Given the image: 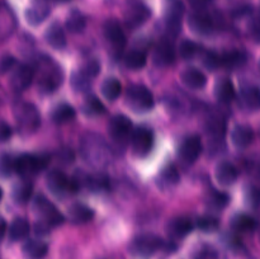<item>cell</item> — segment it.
<instances>
[{
    "instance_id": "ab89813d",
    "label": "cell",
    "mask_w": 260,
    "mask_h": 259,
    "mask_svg": "<svg viewBox=\"0 0 260 259\" xmlns=\"http://www.w3.org/2000/svg\"><path fill=\"white\" fill-rule=\"evenodd\" d=\"M160 178L164 183H167L168 185H174L179 183L180 174L178 172L177 167L173 164H168L167 167L162 168L161 174H160Z\"/></svg>"
},
{
    "instance_id": "836d02e7",
    "label": "cell",
    "mask_w": 260,
    "mask_h": 259,
    "mask_svg": "<svg viewBox=\"0 0 260 259\" xmlns=\"http://www.w3.org/2000/svg\"><path fill=\"white\" fill-rule=\"evenodd\" d=\"M147 62V57L145 52L140 50H132L124 56V65L131 70H141Z\"/></svg>"
},
{
    "instance_id": "681fc988",
    "label": "cell",
    "mask_w": 260,
    "mask_h": 259,
    "mask_svg": "<svg viewBox=\"0 0 260 259\" xmlns=\"http://www.w3.org/2000/svg\"><path fill=\"white\" fill-rule=\"evenodd\" d=\"M50 229H51V226L48 225V223H46L45 221L40 220L36 222L35 233L37 234V235H46V234L50 233Z\"/></svg>"
},
{
    "instance_id": "44dd1931",
    "label": "cell",
    "mask_w": 260,
    "mask_h": 259,
    "mask_svg": "<svg viewBox=\"0 0 260 259\" xmlns=\"http://www.w3.org/2000/svg\"><path fill=\"white\" fill-rule=\"evenodd\" d=\"M175 50L169 41H162L154 51V61L156 65L167 66L174 62Z\"/></svg>"
},
{
    "instance_id": "74e56055",
    "label": "cell",
    "mask_w": 260,
    "mask_h": 259,
    "mask_svg": "<svg viewBox=\"0 0 260 259\" xmlns=\"http://www.w3.org/2000/svg\"><path fill=\"white\" fill-rule=\"evenodd\" d=\"M15 172V157L10 154H0V178H9Z\"/></svg>"
},
{
    "instance_id": "e575fe53",
    "label": "cell",
    "mask_w": 260,
    "mask_h": 259,
    "mask_svg": "<svg viewBox=\"0 0 260 259\" xmlns=\"http://www.w3.org/2000/svg\"><path fill=\"white\" fill-rule=\"evenodd\" d=\"M259 103L260 94L258 86H251V88L243 90V93H241V104H243L245 108L255 111V109L259 108Z\"/></svg>"
},
{
    "instance_id": "816d5d0a",
    "label": "cell",
    "mask_w": 260,
    "mask_h": 259,
    "mask_svg": "<svg viewBox=\"0 0 260 259\" xmlns=\"http://www.w3.org/2000/svg\"><path fill=\"white\" fill-rule=\"evenodd\" d=\"M5 234H7V222L3 217H0V241L4 239Z\"/></svg>"
},
{
    "instance_id": "f907efd6",
    "label": "cell",
    "mask_w": 260,
    "mask_h": 259,
    "mask_svg": "<svg viewBox=\"0 0 260 259\" xmlns=\"http://www.w3.org/2000/svg\"><path fill=\"white\" fill-rule=\"evenodd\" d=\"M210 2L211 0H188V3H189L190 7L194 8L196 10L205 9L206 5H207Z\"/></svg>"
},
{
    "instance_id": "5b68a950",
    "label": "cell",
    "mask_w": 260,
    "mask_h": 259,
    "mask_svg": "<svg viewBox=\"0 0 260 259\" xmlns=\"http://www.w3.org/2000/svg\"><path fill=\"white\" fill-rule=\"evenodd\" d=\"M33 211L40 216L41 220L48 223L51 228L61 225L65 221L62 213L43 195H38L35 197V200H33Z\"/></svg>"
},
{
    "instance_id": "4dcf8cb0",
    "label": "cell",
    "mask_w": 260,
    "mask_h": 259,
    "mask_svg": "<svg viewBox=\"0 0 260 259\" xmlns=\"http://www.w3.org/2000/svg\"><path fill=\"white\" fill-rule=\"evenodd\" d=\"M66 28L71 33H80L83 32L86 25V18L80 10H71L69 15L66 17Z\"/></svg>"
},
{
    "instance_id": "2e32d148",
    "label": "cell",
    "mask_w": 260,
    "mask_h": 259,
    "mask_svg": "<svg viewBox=\"0 0 260 259\" xmlns=\"http://www.w3.org/2000/svg\"><path fill=\"white\" fill-rule=\"evenodd\" d=\"M194 229V223L187 216H178V217L172 218L168 222V234L172 238L175 239H183L187 235H189Z\"/></svg>"
},
{
    "instance_id": "7bdbcfd3",
    "label": "cell",
    "mask_w": 260,
    "mask_h": 259,
    "mask_svg": "<svg viewBox=\"0 0 260 259\" xmlns=\"http://www.w3.org/2000/svg\"><path fill=\"white\" fill-rule=\"evenodd\" d=\"M194 259H220V255L211 245H202L196 251Z\"/></svg>"
},
{
    "instance_id": "1f68e13d",
    "label": "cell",
    "mask_w": 260,
    "mask_h": 259,
    "mask_svg": "<svg viewBox=\"0 0 260 259\" xmlns=\"http://www.w3.org/2000/svg\"><path fill=\"white\" fill-rule=\"evenodd\" d=\"M245 61H246L245 53L238 50L229 51V52H225L222 56H221V66H225V68L230 69V70L240 68V66L244 65Z\"/></svg>"
},
{
    "instance_id": "f5cc1de1",
    "label": "cell",
    "mask_w": 260,
    "mask_h": 259,
    "mask_svg": "<svg viewBox=\"0 0 260 259\" xmlns=\"http://www.w3.org/2000/svg\"><path fill=\"white\" fill-rule=\"evenodd\" d=\"M2 197H3V190L2 188H0V201H2Z\"/></svg>"
},
{
    "instance_id": "9a60e30c",
    "label": "cell",
    "mask_w": 260,
    "mask_h": 259,
    "mask_svg": "<svg viewBox=\"0 0 260 259\" xmlns=\"http://www.w3.org/2000/svg\"><path fill=\"white\" fill-rule=\"evenodd\" d=\"M190 29L197 35H210L213 29V20L205 10H196L188 19Z\"/></svg>"
},
{
    "instance_id": "9c48e42d",
    "label": "cell",
    "mask_w": 260,
    "mask_h": 259,
    "mask_svg": "<svg viewBox=\"0 0 260 259\" xmlns=\"http://www.w3.org/2000/svg\"><path fill=\"white\" fill-rule=\"evenodd\" d=\"M108 132L113 140L118 142L127 141L134 132L132 121L124 114H117L112 117L108 123Z\"/></svg>"
},
{
    "instance_id": "c3c4849f",
    "label": "cell",
    "mask_w": 260,
    "mask_h": 259,
    "mask_svg": "<svg viewBox=\"0 0 260 259\" xmlns=\"http://www.w3.org/2000/svg\"><path fill=\"white\" fill-rule=\"evenodd\" d=\"M12 128L5 122H0V142H5L12 137Z\"/></svg>"
},
{
    "instance_id": "7a4b0ae2",
    "label": "cell",
    "mask_w": 260,
    "mask_h": 259,
    "mask_svg": "<svg viewBox=\"0 0 260 259\" xmlns=\"http://www.w3.org/2000/svg\"><path fill=\"white\" fill-rule=\"evenodd\" d=\"M62 71L56 63L50 60H43L40 65L38 74V88L42 93L51 94L62 83Z\"/></svg>"
},
{
    "instance_id": "277c9868",
    "label": "cell",
    "mask_w": 260,
    "mask_h": 259,
    "mask_svg": "<svg viewBox=\"0 0 260 259\" xmlns=\"http://www.w3.org/2000/svg\"><path fill=\"white\" fill-rule=\"evenodd\" d=\"M48 163H50L48 155L23 154L15 157V172L24 178L32 177V175H36L45 170Z\"/></svg>"
},
{
    "instance_id": "7dc6e473",
    "label": "cell",
    "mask_w": 260,
    "mask_h": 259,
    "mask_svg": "<svg viewBox=\"0 0 260 259\" xmlns=\"http://www.w3.org/2000/svg\"><path fill=\"white\" fill-rule=\"evenodd\" d=\"M207 131L210 134L213 135H220L225 132V124L221 119H216V121H210L208 122V126H207Z\"/></svg>"
},
{
    "instance_id": "30bf717a",
    "label": "cell",
    "mask_w": 260,
    "mask_h": 259,
    "mask_svg": "<svg viewBox=\"0 0 260 259\" xmlns=\"http://www.w3.org/2000/svg\"><path fill=\"white\" fill-rule=\"evenodd\" d=\"M33 79H35V70H33L32 66L27 65V63L18 65L17 68L13 70L12 76H10V88H12L15 93H22L25 89L29 88Z\"/></svg>"
},
{
    "instance_id": "603a6c76",
    "label": "cell",
    "mask_w": 260,
    "mask_h": 259,
    "mask_svg": "<svg viewBox=\"0 0 260 259\" xmlns=\"http://www.w3.org/2000/svg\"><path fill=\"white\" fill-rule=\"evenodd\" d=\"M23 255L27 259H43L48 253L47 244L41 240H28L22 246Z\"/></svg>"
},
{
    "instance_id": "d590c367",
    "label": "cell",
    "mask_w": 260,
    "mask_h": 259,
    "mask_svg": "<svg viewBox=\"0 0 260 259\" xmlns=\"http://www.w3.org/2000/svg\"><path fill=\"white\" fill-rule=\"evenodd\" d=\"M83 109L89 116H99V114H103L106 112L104 104L95 95L86 96L85 102L83 104Z\"/></svg>"
},
{
    "instance_id": "cb8c5ba5",
    "label": "cell",
    "mask_w": 260,
    "mask_h": 259,
    "mask_svg": "<svg viewBox=\"0 0 260 259\" xmlns=\"http://www.w3.org/2000/svg\"><path fill=\"white\" fill-rule=\"evenodd\" d=\"M235 86L233 81L228 78H222L216 83L215 85V96L221 103H230L235 99Z\"/></svg>"
},
{
    "instance_id": "52a82bcc",
    "label": "cell",
    "mask_w": 260,
    "mask_h": 259,
    "mask_svg": "<svg viewBox=\"0 0 260 259\" xmlns=\"http://www.w3.org/2000/svg\"><path fill=\"white\" fill-rule=\"evenodd\" d=\"M183 14H184V4L182 0H167L165 23H167L168 32L173 37L180 33Z\"/></svg>"
},
{
    "instance_id": "7402d4cb",
    "label": "cell",
    "mask_w": 260,
    "mask_h": 259,
    "mask_svg": "<svg viewBox=\"0 0 260 259\" xmlns=\"http://www.w3.org/2000/svg\"><path fill=\"white\" fill-rule=\"evenodd\" d=\"M183 84L190 89H202L207 84V78L201 70L196 68H187L180 74Z\"/></svg>"
},
{
    "instance_id": "f35d334b",
    "label": "cell",
    "mask_w": 260,
    "mask_h": 259,
    "mask_svg": "<svg viewBox=\"0 0 260 259\" xmlns=\"http://www.w3.org/2000/svg\"><path fill=\"white\" fill-rule=\"evenodd\" d=\"M197 228L203 233H215L220 228V221L213 216H201L197 218Z\"/></svg>"
},
{
    "instance_id": "ee69618b",
    "label": "cell",
    "mask_w": 260,
    "mask_h": 259,
    "mask_svg": "<svg viewBox=\"0 0 260 259\" xmlns=\"http://www.w3.org/2000/svg\"><path fill=\"white\" fill-rule=\"evenodd\" d=\"M17 65V58L9 53L0 55V74H5L15 68Z\"/></svg>"
},
{
    "instance_id": "60d3db41",
    "label": "cell",
    "mask_w": 260,
    "mask_h": 259,
    "mask_svg": "<svg viewBox=\"0 0 260 259\" xmlns=\"http://www.w3.org/2000/svg\"><path fill=\"white\" fill-rule=\"evenodd\" d=\"M200 45L193 41L185 40L179 46V55L184 60H192L198 52H200Z\"/></svg>"
},
{
    "instance_id": "484cf974",
    "label": "cell",
    "mask_w": 260,
    "mask_h": 259,
    "mask_svg": "<svg viewBox=\"0 0 260 259\" xmlns=\"http://www.w3.org/2000/svg\"><path fill=\"white\" fill-rule=\"evenodd\" d=\"M29 231H30V225L29 222H28L27 218L15 217L14 220L12 221V223H10L8 234H9L10 240L20 241V240H24V239L27 238Z\"/></svg>"
},
{
    "instance_id": "8992f818",
    "label": "cell",
    "mask_w": 260,
    "mask_h": 259,
    "mask_svg": "<svg viewBox=\"0 0 260 259\" xmlns=\"http://www.w3.org/2000/svg\"><path fill=\"white\" fill-rule=\"evenodd\" d=\"M161 248H164V241L161 238L154 234H142L132 240L129 251L139 256H151Z\"/></svg>"
},
{
    "instance_id": "83f0119b",
    "label": "cell",
    "mask_w": 260,
    "mask_h": 259,
    "mask_svg": "<svg viewBox=\"0 0 260 259\" xmlns=\"http://www.w3.org/2000/svg\"><path fill=\"white\" fill-rule=\"evenodd\" d=\"M76 112L73 106L68 103H60L53 107L51 112V118L55 123H65V122L71 121L75 117Z\"/></svg>"
},
{
    "instance_id": "d6986e66",
    "label": "cell",
    "mask_w": 260,
    "mask_h": 259,
    "mask_svg": "<svg viewBox=\"0 0 260 259\" xmlns=\"http://www.w3.org/2000/svg\"><path fill=\"white\" fill-rule=\"evenodd\" d=\"M45 38H46V42L51 46L52 48L55 50H63L68 45V40H66V35H65V30L63 28L61 27L60 23L55 22L47 28L45 33Z\"/></svg>"
},
{
    "instance_id": "8fae6325",
    "label": "cell",
    "mask_w": 260,
    "mask_h": 259,
    "mask_svg": "<svg viewBox=\"0 0 260 259\" xmlns=\"http://www.w3.org/2000/svg\"><path fill=\"white\" fill-rule=\"evenodd\" d=\"M46 184H47L50 192L55 196H63L68 195L69 192H73L68 175L57 169L48 172L47 177H46Z\"/></svg>"
},
{
    "instance_id": "4fadbf2b",
    "label": "cell",
    "mask_w": 260,
    "mask_h": 259,
    "mask_svg": "<svg viewBox=\"0 0 260 259\" xmlns=\"http://www.w3.org/2000/svg\"><path fill=\"white\" fill-rule=\"evenodd\" d=\"M151 15L149 8L142 3H135L129 5L128 9L124 13V22L129 28H137L144 24Z\"/></svg>"
},
{
    "instance_id": "ffe728a7",
    "label": "cell",
    "mask_w": 260,
    "mask_h": 259,
    "mask_svg": "<svg viewBox=\"0 0 260 259\" xmlns=\"http://www.w3.org/2000/svg\"><path fill=\"white\" fill-rule=\"evenodd\" d=\"M215 175L216 179H217V182L220 183L221 185H226V187H228V185L234 184V183L238 180L239 173L238 169H236L231 163L222 161L217 165V168H216Z\"/></svg>"
},
{
    "instance_id": "3957f363",
    "label": "cell",
    "mask_w": 260,
    "mask_h": 259,
    "mask_svg": "<svg viewBox=\"0 0 260 259\" xmlns=\"http://www.w3.org/2000/svg\"><path fill=\"white\" fill-rule=\"evenodd\" d=\"M126 103L132 111L147 112L152 109L155 101L151 91L142 84H134L127 89Z\"/></svg>"
},
{
    "instance_id": "f546056e",
    "label": "cell",
    "mask_w": 260,
    "mask_h": 259,
    "mask_svg": "<svg viewBox=\"0 0 260 259\" xmlns=\"http://www.w3.org/2000/svg\"><path fill=\"white\" fill-rule=\"evenodd\" d=\"M102 94L104 98L109 102H113L121 95L122 93V84L118 79L116 78H107L102 84Z\"/></svg>"
},
{
    "instance_id": "7c38bea8",
    "label": "cell",
    "mask_w": 260,
    "mask_h": 259,
    "mask_svg": "<svg viewBox=\"0 0 260 259\" xmlns=\"http://www.w3.org/2000/svg\"><path fill=\"white\" fill-rule=\"evenodd\" d=\"M201 152H202V140L197 135L187 137L180 144L179 156L182 157L183 161L188 163V164H193L200 157Z\"/></svg>"
},
{
    "instance_id": "6da1fadb",
    "label": "cell",
    "mask_w": 260,
    "mask_h": 259,
    "mask_svg": "<svg viewBox=\"0 0 260 259\" xmlns=\"http://www.w3.org/2000/svg\"><path fill=\"white\" fill-rule=\"evenodd\" d=\"M15 121L18 127L23 134H33L37 131L41 124L40 111L32 103H19L15 106L14 109Z\"/></svg>"
},
{
    "instance_id": "ba28073f",
    "label": "cell",
    "mask_w": 260,
    "mask_h": 259,
    "mask_svg": "<svg viewBox=\"0 0 260 259\" xmlns=\"http://www.w3.org/2000/svg\"><path fill=\"white\" fill-rule=\"evenodd\" d=\"M131 142L134 154L139 157H145L151 152L154 146V134L146 127H139L132 132Z\"/></svg>"
},
{
    "instance_id": "4316f807",
    "label": "cell",
    "mask_w": 260,
    "mask_h": 259,
    "mask_svg": "<svg viewBox=\"0 0 260 259\" xmlns=\"http://www.w3.org/2000/svg\"><path fill=\"white\" fill-rule=\"evenodd\" d=\"M32 193H33L32 182L28 179H23L13 187L12 197L13 200H14V202L18 203V205H25L27 202H29L30 197H32Z\"/></svg>"
},
{
    "instance_id": "e0dca14e",
    "label": "cell",
    "mask_w": 260,
    "mask_h": 259,
    "mask_svg": "<svg viewBox=\"0 0 260 259\" xmlns=\"http://www.w3.org/2000/svg\"><path fill=\"white\" fill-rule=\"evenodd\" d=\"M51 13V8L45 2H37L32 3L29 7L25 10V20L29 23L30 25H40L45 22L48 18Z\"/></svg>"
},
{
    "instance_id": "d4e9b609",
    "label": "cell",
    "mask_w": 260,
    "mask_h": 259,
    "mask_svg": "<svg viewBox=\"0 0 260 259\" xmlns=\"http://www.w3.org/2000/svg\"><path fill=\"white\" fill-rule=\"evenodd\" d=\"M69 218L75 223L89 222L94 217V211L83 203H73L68 210Z\"/></svg>"
},
{
    "instance_id": "f6af8a7d",
    "label": "cell",
    "mask_w": 260,
    "mask_h": 259,
    "mask_svg": "<svg viewBox=\"0 0 260 259\" xmlns=\"http://www.w3.org/2000/svg\"><path fill=\"white\" fill-rule=\"evenodd\" d=\"M80 69L89 76V78L94 79L98 75L99 71H101V65H99V62L96 60H89L86 61Z\"/></svg>"
},
{
    "instance_id": "ac0fdd59",
    "label": "cell",
    "mask_w": 260,
    "mask_h": 259,
    "mask_svg": "<svg viewBox=\"0 0 260 259\" xmlns=\"http://www.w3.org/2000/svg\"><path fill=\"white\" fill-rule=\"evenodd\" d=\"M254 139H255L254 130L246 124H238L231 131V141L238 149H246L253 144Z\"/></svg>"
},
{
    "instance_id": "b9f144b4",
    "label": "cell",
    "mask_w": 260,
    "mask_h": 259,
    "mask_svg": "<svg viewBox=\"0 0 260 259\" xmlns=\"http://www.w3.org/2000/svg\"><path fill=\"white\" fill-rule=\"evenodd\" d=\"M202 62L208 70L213 71L221 66V56L217 55L216 52H213V51H207V52L203 55Z\"/></svg>"
},
{
    "instance_id": "8d00e7d4",
    "label": "cell",
    "mask_w": 260,
    "mask_h": 259,
    "mask_svg": "<svg viewBox=\"0 0 260 259\" xmlns=\"http://www.w3.org/2000/svg\"><path fill=\"white\" fill-rule=\"evenodd\" d=\"M109 187V178L103 173H98V174L90 175L89 174L88 184L86 188L91 189L93 192H102V190L108 189Z\"/></svg>"
},
{
    "instance_id": "bcb514c9",
    "label": "cell",
    "mask_w": 260,
    "mask_h": 259,
    "mask_svg": "<svg viewBox=\"0 0 260 259\" xmlns=\"http://www.w3.org/2000/svg\"><path fill=\"white\" fill-rule=\"evenodd\" d=\"M229 201H230L229 196L226 195V193H222V192H215L210 198V202L212 203L216 208L226 207L229 203Z\"/></svg>"
},
{
    "instance_id": "5bb4252c",
    "label": "cell",
    "mask_w": 260,
    "mask_h": 259,
    "mask_svg": "<svg viewBox=\"0 0 260 259\" xmlns=\"http://www.w3.org/2000/svg\"><path fill=\"white\" fill-rule=\"evenodd\" d=\"M103 32L106 40L108 41L116 50H123L124 45H126V36H124V32L123 29H122L121 24H119L116 19L107 20V22L104 23Z\"/></svg>"
},
{
    "instance_id": "f1b7e54d",
    "label": "cell",
    "mask_w": 260,
    "mask_h": 259,
    "mask_svg": "<svg viewBox=\"0 0 260 259\" xmlns=\"http://www.w3.org/2000/svg\"><path fill=\"white\" fill-rule=\"evenodd\" d=\"M231 225L236 231H241V233H249V231H254L258 228V222L255 218L246 213H238L234 216L231 220Z\"/></svg>"
},
{
    "instance_id": "d6a6232c",
    "label": "cell",
    "mask_w": 260,
    "mask_h": 259,
    "mask_svg": "<svg viewBox=\"0 0 260 259\" xmlns=\"http://www.w3.org/2000/svg\"><path fill=\"white\" fill-rule=\"evenodd\" d=\"M91 80L93 79L89 78L81 69L73 71V74L70 76V84L73 86V89L75 91H80V93L89 90V88L91 85Z\"/></svg>"
}]
</instances>
